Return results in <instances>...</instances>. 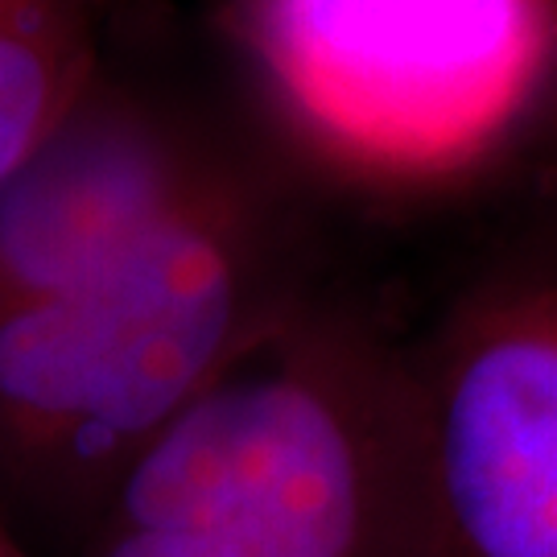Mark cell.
Here are the masks:
<instances>
[{
    "mask_svg": "<svg viewBox=\"0 0 557 557\" xmlns=\"http://www.w3.org/2000/svg\"><path fill=\"white\" fill-rule=\"evenodd\" d=\"M83 557H418L405 359L306 298L120 471Z\"/></svg>",
    "mask_w": 557,
    "mask_h": 557,
    "instance_id": "1",
    "label": "cell"
},
{
    "mask_svg": "<svg viewBox=\"0 0 557 557\" xmlns=\"http://www.w3.org/2000/svg\"><path fill=\"white\" fill-rule=\"evenodd\" d=\"M306 301L269 190L239 174L112 269L0 314V471L96 504Z\"/></svg>",
    "mask_w": 557,
    "mask_h": 557,
    "instance_id": "2",
    "label": "cell"
},
{
    "mask_svg": "<svg viewBox=\"0 0 557 557\" xmlns=\"http://www.w3.org/2000/svg\"><path fill=\"white\" fill-rule=\"evenodd\" d=\"M277 137L331 178L425 190L557 124V0H223Z\"/></svg>",
    "mask_w": 557,
    "mask_h": 557,
    "instance_id": "3",
    "label": "cell"
},
{
    "mask_svg": "<svg viewBox=\"0 0 557 557\" xmlns=\"http://www.w3.org/2000/svg\"><path fill=\"white\" fill-rule=\"evenodd\" d=\"M405 359L430 557H557V227L504 248Z\"/></svg>",
    "mask_w": 557,
    "mask_h": 557,
    "instance_id": "4",
    "label": "cell"
},
{
    "mask_svg": "<svg viewBox=\"0 0 557 557\" xmlns=\"http://www.w3.org/2000/svg\"><path fill=\"white\" fill-rule=\"evenodd\" d=\"M239 174L182 108L108 62L0 178V314L112 269Z\"/></svg>",
    "mask_w": 557,
    "mask_h": 557,
    "instance_id": "5",
    "label": "cell"
},
{
    "mask_svg": "<svg viewBox=\"0 0 557 557\" xmlns=\"http://www.w3.org/2000/svg\"><path fill=\"white\" fill-rule=\"evenodd\" d=\"M128 0H0V178L108 66V25Z\"/></svg>",
    "mask_w": 557,
    "mask_h": 557,
    "instance_id": "6",
    "label": "cell"
},
{
    "mask_svg": "<svg viewBox=\"0 0 557 557\" xmlns=\"http://www.w3.org/2000/svg\"><path fill=\"white\" fill-rule=\"evenodd\" d=\"M0 557H25V554H21V545L13 537H9L4 529H0Z\"/></svg>",
    "mask_w": 557,
    "mask_h": 557,
    "instance_id": "7",
    "label": "cell"
},
{
    "mask_svg": "<svg viewBox=\"0 0 557 557\" xmlns=\"http://www.w3.org/2000/svg\"><path fill=\"white\" fill-rule=\"evenodd\" d=\"M554 133H557V124H554Z\"/></svg>",
    "mask_w": 557,
    "mask_h": 557,
    "instance_id": "8",
    "label": "cell"
}]
</instances>
